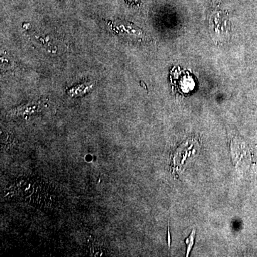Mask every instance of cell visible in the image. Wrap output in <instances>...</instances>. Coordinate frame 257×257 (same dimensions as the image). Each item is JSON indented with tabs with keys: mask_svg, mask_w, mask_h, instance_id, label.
Wrapping results in <instances>:
<instances>
[{
	"mask_svg": "<svg viewBox=\"0 0 257 257\" xmlns=\"http://www.w3.org/2000/svg\"><path fill=\"white\" fill-rule=\"evenodd\" d=\"M228 15L226 12L222 10H214L210 17V23H214L213 25L214 28V32H221V29H227Z\"/></svg>",
	"mask_w": 257,
	"mask_h": 257,
	"instance_id": "6da1fadb",
	"label": "cell"
},
{
	"mask_svg": "<svg viewBox=\"0 0 257 257\" xmlns=\"http://www.w3.org/2000/svg\"><path fill=\"white\" fill-rule=\"evenodd\" d=\"M195 234L196 230H193L192 233H191L190 236L186 239L185 242L187 244V256H189L191 251H192L193 246H194V240H195Z\"/></svg>",
	"mask_w": 257,
	"mask_h": 257,
	"instance_id": "7a4b0ae2",
	"label": "cell"
},
{
	"mask_svg": "<svg viewBox=\"0 0 257 257\" xmlns=\"http://www.w3.org/2000/svg\"><path fill=\"white\" fill-rule=\"evenodd\" d=\"M130 2H133V3H135V2L138 1V0H128Z\"/></svg>",
	"mask_w": 257,
	"mask_h": 257,
	"instance_id": "3957f363",
	"label": "cell"
}]
</instances>
